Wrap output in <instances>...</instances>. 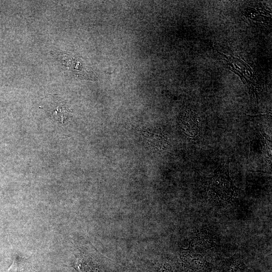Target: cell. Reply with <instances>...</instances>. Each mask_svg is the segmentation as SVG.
I'll return each instance as SVG.
<instances>
[{"mask_svg":"<svg viewBox=\"0 0 272 272\" xmlns=\"http://www.w3.org/2000/svg\"><path fill=\"white\" fill-rule=\"evenodd\" d=\"M229 163L228 160L221 161L205 184L209 199L219 205L230 203L238 194L239 189L230 176Z\"/></svg>","mask_w":272,"mask_h":272,"instance_id":"6da1fadb","label":"cell"},{"mask_svg":"<svg viewBox=\"0 0 272 272\" xmlns=\"http://www.w3.org/2000/svg\"><path fill=\"white\" fill-rule=\"evenodd\" d=\"M250 153L259 156L270 166L271 140L270 138L261 129L254 133L250 140Z\"/></svg>","mask_w":272,"mask_h":272,"instance_id":"7a4b0ae2","label":"cell"},{"mask_svg":"<svg viewBox=\"0 0 272 272\" xmlns=\"http://www.w3.org/2000/svg\"><path fill=\"white\" fill-rule=\"evenodd\" d=\"M65 64L73 75L80 78L95 81L97 77L92 69L79 57L65 55Z\"/></svg>","mask_w":272,"mask_h":272,"instance_id":"3957f363","label":"cell"},{"mask_svg":"<svg viewBox=\"0 0 272 272\" xmlns=\"http://www.w3.org/2000/svg\"><path fill=\"white\" fill-rule=\"evenodd\" d=\"M142 137L148 146L156 150H165L169 143L166 133L161 129L157 127L144 130Z\"/></svg>","mask_w":272,"mask_h":272,"instance_id":"277c9868","label":"cell"},{"mask_svg":"<svg viewBox=\"0 0 272 272\" xmlns=\"http://www.w3.org/2000/svg\"><path fill=\"white\" fill-rule=\"evenodd\" d=\"M180 258L185 267L195 271H200L206 268L207 261L201 254L194 252L190 249H182Z\"/></svg>","mask_w":272,"mask_h":272,"instance_id":"5b68a950","label":"cell"},{"mask_svg":"<svg viewBox=\"0 0 272 272\" xmlns=\"http://www.w3.org/2000/svg\"><path fill=\"white\" fill-rule=\"evenodd\" d=\"M246 270L242 256L235 253L229 258L223 259L213 272H246Z\"/></svg>","mask_w":272,"mask_h":272,"instance_id":"8992f818","label":"cell"},{"mask_svg":"<svg viewBox=\"0 0 272 272\" xmlns=\"http://www.w3.org/2000/svg\"><path fill=\"white\" fill-rule=\"evenodd\" d=\"M180 126L184 133L188 137L194 138L199 131V124L195 113L191 110L185 111L181 116Z\"/></svg>","mask_w":272,"mask_h":272,"instance_id":"52a82bcc","label":"cell"},{"mask_svg":"<svg viewBox=\"0 0 272 272\" xmlns=\"http://www.w3.org/2000/svg\"><path fill=\"white\" fill-rule=\"evenodd\" d=\"M72 266L78 272H97L91 259L84 254H79Z\"/></svg>","mask_w":272,"mask_h":272,"instance_id":"ba28073f","label":"cell"},{"mask_svg":"<svg viewBox=\"0 0 272 272\" xmlns=\"http://www.w3.org/2000/svg\"><path fill=\"white\" fill-rule=\"evenodd\" d=\"M197 241L205 249H217L214 235L206 230H202L196 233Z\"/></svg>","mask_w":272,"mask_h":272,"instance_id":"9c48e42d","label":"cell"},{"mask_svg":"<svg viewBox=\"0 0 272 272\" xmlns=\"http://www.w3.org/2000/svg\"><path fill=\"white\" fill-rule=\"evenodd\" d=\"M8 272H24L23 263L14 260Z\"/></svg>","mask_w":272,"mask_h":272,"instance_id":"30bf717a","label":"cell"},{"mask_svg":"<svg viewBox=\"0 0 272 272\" xmlns=\"http://www.w3.org/2000/svg\"><path fill=\"white\" fill-rule=\"evenodd\" d=\"M68 112L66 108H64L62 106H59L57 108V110L54 112V115L55 116H58L57 117L58 118V120H61V122L64 118H66L65 114L67 115Z\"/></svg>","mask_w":272,"mask_h":272,"instance_id":"8fae6325","label":"cell"},{"mask_svg":"<svg viewBox=\"0 0 272 272\" xmlns=\"http://www.w3.org/2000/svg\"><path fill=\"white\" fill-rule=\"evenodd\" d=\"M156 272H173L171 266L168 263H165Z\"/></svg>","mask_w":272,"mask_h":272,"instance_id":"7c38bea8","label":"cell"}]
</instances>
